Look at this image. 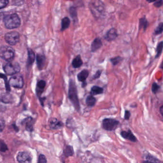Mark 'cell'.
Wrapping results in <instances>:
<instances>
[{
    "label": "cell",
    "instance_id": "obj_34",
    "mask_svg": "<svg viewBox=\"0 0 163 163\" xmlns=\"http://www.w3.org/2000/svg\"><path fill=\"white\" fill-rule=\"evenodd\" d=\"M102 70H98V71H97V72H96L95 74L93 76V79H97L98 78H100V76L101 75V74H102Z\"/></svg>",
    "mask_w": 163,
    "mask_h": 163
},
{
    "label": "cell",
    "instance_id": "obj_7",
    "mask_svg": "<svg viewBox=\"0 0 163 163\" xmlns=\"http://www.w3.org/2000/svg\"><path fill=\"white\" fill-rule=\"evenodd\" d=\"M6 42L11 45H15L19 42L20 34L16 31L7 33L4 36Z\"/></svg>",
    "mask_w": 163,
    "mask_h": 163
},
{
    "label": "cell",
    "instance_id": "obj_8",
    "mask_svg": "<svg viewBox=\"0 0 163 163\" xmlns=\"http://www.w3.org/2000/svg\"><path fill=\"white\" fill-rule=\"evenodd\" d=\"M9 85L15 88H22L24 86L23 78L21 76H13L9 80Z\"/></svg>",
    "mask_w": 163,
    "mask_h": 163
},
{
    "label": "cell",
    "instance_id": "obj_23",
    "mask_svg": "<svg viewBox=\"0 0 163 163\" xmlns=\"http://www.w3.org/2000/svg\"><path fill=\"white\" fill-rule=\"evenodd\" d=\"M163 41H161L157 45L156 49V54L155 56V59H157L161 55L163 51Z\"/></svg>",
    "mask_w": 163,
    "mask_h": 163
},
{
    "label": "cell",
    "instance_id": "obj_1",
    "mask_svg": "<svg viewBox=\"0 0 163 163\" xmlns=\"http://www.w3.org/2000/svg\"><path fill=\"white\" fill-rule=\"evenodd\" d=\"M89 7L91 12L95 18H101L104 15L105 6L104 3L101 1H92L89 3Z\"/></svg>",
    "mask_w": 163,
    "mask_h": 163
},
{
    "label": "cell",
    "instance_id": "obj_39",
    "mask_svg": "<svg viewBox=\"0 0 163 163\" xmlns=\"http://www.w3.org/2000/svg\"><path fill=\"white\" fill-rule=\"evenodd\" d=\"M143 163H154V162H151V161H144L143 162Z\"/></svg>",
    "mask_w": 163,
    "mask_h": 163
},
{
    "label": "cell",
    "instance_id": "obj_20",
    "mask_svg": "<svg viewBox=\"0 0 163 163\" xmlns=\"http://www.w3.org/2000/svg\"><path fill=\"white\" fill-rule=\"evenodd\" d=\"M45 85H46V83L45 81H40L38 82L37 85V87H36V92L38 95H40L43 92Z\"/></svg>",
    "mask_w": 163,
    "mask_h": 163
},
{
    "label": "cell",
    "instance_id": "obj_17",
    "mask_svg": "<svg viewBox=\"0 0 163 163\" xmlns=\"http://www.w3.org/2000/svg\"><path fill=\"white\" fill-rule=\"evenodd\" d=\"M71 24V20L69 17H65L63 18L61 22V29L62 31L65 30L67 28H69Z\"/></svg>",
    "mask_w": 163,
    "mask_h": 163
},
{
    "label": "cell",
    "instance_id": "obj_18",
    "mask_svg": "<svg viewBox=\"0 0 163 163\" xmlns=\"http://www.w3.org/2000/svg\"><path fill=\"white\" fill-rule=\"evenodd\" d=\"M103 88L97 86H94L91 89V95L94 96L101 94L103 93Z\"/></svg>",
    "mask_w": 163,
    "mask_h": 163
},
{
    "label": "cell",
    "instance_id": "obj_35",
    "mask_svg": "<svg viewBox=\"0 0 163 163\" xmlns=\"http://www.w3.org/2000/svg\"><path fill=\"white\" fill-rule=\"evenodd\" d=\"M163 1L160 0V1H157L155 2L154 3V5L156 7H160L163 5Z\"/></svg>",
    "mask_w": 163,
    "mask_h": 163
},
{
    "label": "cell",
    "instance_id": "obj_16",
    "mask_svg": "<svg viewBox=\"0 0 163 163\" xmlns=\"http://www.w3.org/2000/svg\"><path fill=\"white\" fill-rule=\"evenodd\" d=\"M148 26V22L145 16L142 17L139 19V29H141L143 28L144 30L145 31Z\"/></svg>",
    "mask_w": 163,
    "mask_h": 163
},
{
    "label": "cell",
    "instance_id": "obj_6",
    "mask_svg": "<svg viewBox=\"0 0 163 163\" xmlns=\"http://www.w3.org/2000/svg\"><path fill=\"white\" fill-rule=\"evenodd\" d=\"M119 124V121L112 118H106L103 121V128L106 131H114L117 128Z\"/></svg>",
    "mask_w": 163,
    "mask_h": 163
},
{
    "label": "cell",
    "instance_id": "obj_19",
    "mask_svg": "<svg viewBox=\"0 0 163 163\" xmlns=\"http://www.w3.org/2000/svg\"><path fill=\"white\" fill-rule=\"evenodd\" d=\"M70 13L74 23L78 22V14H77L76 8L74 6H71L70 9Z\"/></svg>",
    "mask_w": 163,
    "mask_h": 163
},
{
    "label": "cell",
    "instance_id": "obj_11",
    "mask_svg": "<svg viewBox=\"0 0 163 163\" xmlns=\"http://www.w3.org/2000/svg\"><path fill=\"white\" fill-rule=\"evenodd\" d=\"M103 46L102 40L100 38H96L91 45V51L95 52Z\"/></svg>",
    "mask_w": 163,
    "mask_h": 163
},
{
    "label": "cell",
    "instance_id": "obj_38",
    "mask_svg": "<svg viewBox=\"0 0 163 163\" xmlns=\"http://www.w3.org/2000/svg\"><path fill=\"white\" fill-rule=\"evenodd\" d=\"M163 106H161L160 108V113H161V115H162V116H163Z\"/></svg>",
    "mask_w": 163,
    "mask_h": 163
},
{
    "label": "cell",
    "instance_id": "obj_12",
    "mask_svg": "<svg viewBox=\"0 0 163 163\" xmlns=\"http://www.w3.org/2000/svg\"><path fill=\"white\" fill-rule=\"evenodd\" d=\"M121 135L123 138L130 140L132 142H136L137 141V138L130 130L127 131H122L121 133Z\"/></svg>",
    "mask_w": 163,
    "mask_h": 163
},
{
    "label": "cell",
    "instance_id": "obj_13",
    "mask_svg": "<svg viewBox=\"0 0 163 163\" xmlns=\"http://www.w3.org/2000/svg\"><path fill=\"white\" fill-rule=\"evenodd\" d=\"M89 75V72L88 70H86V69L82 70L77 75L78 81L79 82H85L86 79L88 78Z\"/></svg>",
    "mask_w": 163,
    "mask_h": 163
},
{
    "label": "cell",
    "instance_id": "obj_2",
    "mask_svg": "<svg viewBox=\"0 0 163 163\" xmlns=\"http://www.w3.org/2000/svg\"><path fill=\"white\" fill-rule=\"evenodd\" d=\"M69 98L76 111L80 110V102L78 95V91L75 82L72 80H71L69 83Z\"/></svg>",
    "mask_w": 163,
    "mask_h": 163
},
{
    "label": "cell",
    "instance_id": "obj_10",
    "mask_svg": "<svg viewBox=\"0 0 163 163\" xmlns=\"http://www.w3.org/2000/svg\"><path fill=\"white\" fill-rule=\"evenodd\" d=\"M118 36L117 30L114 28H112L105 34L104 38L107 41L111 42L114 40Z\"/></svg>",
    "mask_w": 163,
    "mask_h": 163
},
{
    "label": "cell",
    "instance_id": "obj_25",
    "mask_svg": "<svg viewBox=\"0 0 163 163\" xmlns=\"http://www.w3.org/2000/svg\"><path fill=\"white\" fill-rule=\"evenodd\" d=\"M1 100L4 103H10L12 102V97L9 94H4L3 96H2Z\"/></svg>",
    "mask_w": 163,
    "mask_h": 163
},
{
    "label": "cell",
    "instance_id": "obj_15",
    "mask_svg": "<svg viewBox=\"0 0 163 163\" xmlns=\"http://www.w3.org/2000/svg\"><path fill=\"white\" fill-rule=\"evenodd\" d=\"M36 61L38 67L40 70L44 68L45 62V58L42 55H37Z\"/></svg>",
    "mask_w": 163,
    "mask_h": 163
},
{
    "label": "cell",
    "instance_id": "obj_33",
    "mask_svg": "<svg viewBox=\"0 0 163 163\" xmlns=\"http://www.w3.org/2000/svg\"><path fill=\"white\" fill-rule=\"evenodd\" d=\"M29 118H27V121H26V128H27V130H29L30 129L31 130L32 129V124L31 123L32 118H30V120H29Z\"/></svg>",
    "mask_w": 163,
    "mask_h": 163
},
{
    "label": "cell",
    "instance_id": "obj_21",
    "mask_svg": "<svg viewBox=\"0 0 163 163\" xmlns=\"http://www.w3.org/2000/svg\"><path fill=\"white\" fill-rule=\"evenodd\" d=\"M62 123L56 119H53L51 120L50 123V126L53 129H58L62 126Z\"/></svg>",
    "mask_w": 163,
    "mask_h": 163
},
{
    "label": "cell",
    "instance_id": "obj_31",
    "mask_svg": "<svg viewBox=\"0 0 163 163\" xmlns=\"http://www.w3.org/2000/svg\"><path fill=\"white\" fill-rule=\"evenodd\" d=\"M9 1L7 0H0V9L4 8L8 5Z\"/></svg>",
    "mask_w": 163,
    "mask_h": 163
},
{
    "label": "cell",
    "instance_id": "obj_32",
    "mask_svg": "<svg viewBox=\"0 0 163 163\" xmlns=\"http://www.w3.org/2000/svg\"><path fill=\"white\" fill-rule=\"evenodd\" d=\"M5 127V122L3 118L0 117V132H2Z\"/></svg>",
    "mask_w": 163,
    "mask_h": 163
},
{
    "label": "cell",
    "instance_id": "obj_27",
    "mask_svg": "<svg viewBox=\"0 0 163 163\" xmlns=\"http://www.w3.org/2000/svg\"><path fill=\"white\" fill-rule=\"evenodd\" d=\"M122 60H123L122 57H121V56H118L111 58L110 60L113 66H116Z\"/></svg>",
    "mask_w": 163,
    "mask_h": 163
},
{
    "label": "cell",
    "instance_id": "obj_37",
    "mask_svg": "<svg viewBox=\"0 0 163 163\" xmlns=\"http://www.w3.org/2000/svg\"><path fill=\"white\" fill-rule=\"evenodd\" d=\"M87 82H82V88H85V87L87 86Z\"/></svg>",
    "mask_w": 163,
    "mask_h": 163
},
{
    "label": "cell",
    "instance_id": "obj_28",
    "mask_svg": "<svg viewBox=\"0 0 163 163\" xmlns=\"http://www.w3.org/2000/svg\"><path fill=\"white\" fill-rule=\"evenodd\" d=\"M163 23H161L158 24V26L155 28V30L154 34L155 35H158L161 34L163 32Z\"/></svg>",
    "mask_w": 163,
    "mask_h": 163
},
{
    "label": "cell",
    "instance_id": "obj_29",
    "mask_svg": "<svg viewBox=\"0 0 163 163\" xmlns=\"http://www.w3.org/2000/svg\"><path fill=\"white\" fill-rule=\"evenodd\" d=\"M160 86L158 85L156 83L154 82L152 84V91L154 94H156L160 89Z\"/></svg>",
    "mask_w": 163,
    "mask_h": 163
},
{
    "label": "cell",
    "instance_id": "obj_5",
    "mask_svg": "<svg viewBox=\"0 0 163 163\" xmlns=\"http://www.w3.org/2000/svg\"><path fill=\"white\" fill-rule=\"evenodd\" d=\"M3 70L6 74L8 75H13L20 72V66L17 62H9L4 66Z\"/></svg>",
    "mask_w": 163,
    "mask_h": 163
},
{
    "label": "cell",
    "instance_id": "obj_26",
    "mask_svg": "<svg viewBox=\"0 0 163 163\" xmlns=\"http://www.w3.org/2000/svg\"><path fill=\"white\" fill-rule=\"evenodd\" d=\"M28 61L29 64H31L34 61L35 59V55L34 53L31 50H29L28 51Z\"/></svg>",
    "mask_w": 163,
    "mask_h": 163
},
{
    "label": "cell",
    "instance_id": "obj_4",
    "mask_svg": "<svg viewBox=\"0 0 163 163\" xmlns=\"http://www.w3.org/2000/svg\"><path fill=\"white\" fill-rule=\"evenodd\" d=\"M15 51L11 46H2L0 47V57L8 62H11L14 59Z\"/></svg>",
    "mask_w": 163,
    "mask_h": 163
},
{
    "label": "cell",
    "instance_id": "obj_14",
    "mask_svg": "<svg viewBox=\"0 0 163 163\" xmlns=\"http://www.w3.org/2000/svg\"><path fill=\"white\" fill-rule=\"evenodd\" d=\"M82 64L83 61L80 55H77L76 57H75L72 62V66L75 69L80 68Z\"/></svg>",
    "mask_w": 163,
    "mask_h": 163
},
{
    "label": "cell",
    "instance_id": "obj_24",
    "mask_svg": "<svg viewBox=\"0 0 163 163\" xmlns=\"http://www.w3.org/2000/svg\"><path fill=\"white\" fill-rule=\"evenodd\" d=\"M64 153L66 157L72 156L74 154L73 148L72 146H70V145L66 146L65 150Z\"/></svg>",
    "mask_w": 163,
    "mask_h": 163
},
{
    "label": "cell",
    "instance_id": "obj_9",
    "mask_svg": "<svg viewBox=\"0 0 163 163\" xmlns=\"http://www.w3.org/2000/svg\"><path fill=\"white\" fill-rule=\"evenodd\" d=\"M17 160L19 163H32V157L30 153L26 151L19 153Z\"/></svg>",
    "mask_w": 163,
    "mask_h": 163
},
{
    "label": "cell",
    "instance_id": "obj_36",
    "mask_svg": "<svg viewBox=\"0 0 163 163\" xmlns=\"http://www.w3.org/2000/svg\"><path fill=\"white\" fill-rule=\"evenodd\" d=\"M130 116H131V113L129 111H125V114H124V119L126 120H129L130 119Z\"/></svg>",
    "mask_w": 163,
    "mask_h": 163
},
{
    "label": "cell",
    "instance_id": "obj_30",
    "mask_svg": "<svg viewBox=\"0 0 163 163\" xmlns=\"http://www.w3.org/2000/svg\"><path fill=\"white\" fill-rule=\"evenodd\" d=\"M46 158L43 155H40L38 157V162L37 163H46Z\"/></svg>",
    "mask_w": 163,
    "mask_h": 163
},
{
    "label": "cell",
    "instance_id": "obj_3",
    "mask_svg": "<svg viewBox=\"0 0 163 163\" xmlns=\"http://www.w3.org/2000/svg\"><path fill=\"white\" fill-rule=\"evenodd\" d=\"M3 22L6 28L9 29L18 28L21 24L20 18L16 13L6 15L3 19Z\"/></svg>",
    "mask_w": 163,
    "mask_h": 163
},
{
    "label": "cell",
    "instance_id": "obj_22",
    "mask_svg": "<svg viewBox=\"0 0 163 163\" xmlns=\"http://www.w3.org/2000/svg\"><path fill=\"white\" fill-rule=\"evenodd\" d=\"M96 100L93 96L89 95L86 98V103L89 107H93L95 104Z\"/></svg>",
    "mask_w": 163,
    "mask_h": 163
}]
</instances>
